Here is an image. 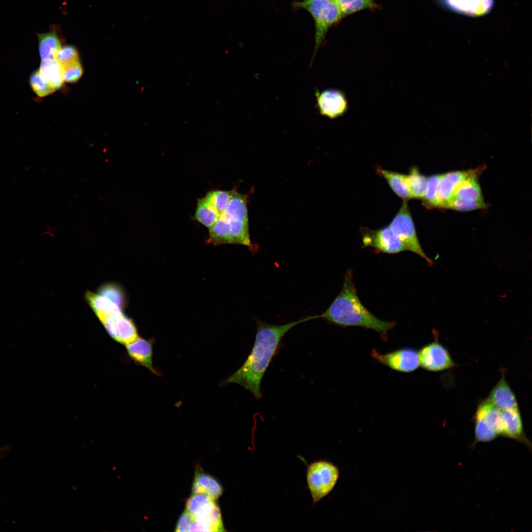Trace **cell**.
<instances>
[{
	"label": "cell",
	"instance_id": "1",
	"mask_svg": "<svg viewBox=\"0 0 532 532\" xmlns=\"http://www.w3.org/2000/svg\"><path fill=\"white\" fill-rule=\"evenodd\" d=\"M319 318V315L310 316L282 325L257 320V332L252 351L242 366L226 382L243 386L260 399L262 378L282 337L295 326Z\"/></svg>",
	"mask_w": 532,
	"mask_h": 532
},
{
	"label": "cell",
	"instance_id": "2",
	"mask_svg": "<svg viewBox=\"0 0 532 532\" xmlns=\"http://www.w3.org/2000/svg\"><path fill=\"white\" fill-rule=\"evenodd\" d=\"M320 317L341 326H358L373 330L384 338L396 325L394 321H385L377 318L363 305L357 294L351 269L346 273L340 292Z\"/></svg>",
	"mask_w": 532,
	"mask_h": 532
},
{
	"label": "cell",
	"instance_id": "3",
	"mask_svg": "<svg viewBox=\"0 0 532 532\" xmlns=\"http://www.w3.org/2000/svg\"><path fill=\"white\" fill-rule=\"evenodd\" d=\"M295 8H302L312 16L315 27V44L312 62L323 44L329 30L343 18L333 0H304L295 1Z\"/></svg>",
	"mask_w": 532,
	"mask_h": 532
},
{
	"label": "cell",
	"instance_id": "4",
	"mask_svg": "<svg viewBox=\"0 0 532 532\" xmlns=\"http://www.w3.org/2000/svg\"><path fill=\"white\" fill-rule=\"evenodd\" d=\"M209 244H238L252 247L248 222L227 218L222 215L209 228Z\"/></svg>",
	"mask_w": 532,
	"mask_h": 532
},
{
	"label": "cell",
	"instance_id": "5",
	"mask_svg": "<svg viewBox=\"0 0 532 532\" xmlns=\"http://www.w3.org/2000/svg\"><path fill=\"white\" fill-rule=\"evenodd\" d=\"M338 477V468L330 462L320 461L308 466L307 482L314 503L329 494Z\"/></svg>",
	"mask_w": 532,
	"mask_h": 532
},
{
	"label": "cell",
	"instance_id": "6",
	"mask_svg": "<svg viewBox=\"0 0 532 532\" xmlns=\"http://www.w3.org/2000/svg\"><path fill=\"white\" fill-rule=\"evenodd\" d=\"M389 227L405 250L418 255L430 265L433 264V262L425 254L420 245L407 200H403Z\"/></svg>",
	"mask_w": 532,
	"mask_h": 532
},
{
	"label": "cell",
	"instance_id": "7",
	"mask_svg": "<svg viewBox=\"0 0 532 532\" xmlns=\"http://www.w3.org/2000/svg\"><path fill=\"white\" fill-rule=\"evenodd\" d=\"M316 106L320 114L330 119L342 116L349 108L345 93L339 89L328 88L315 92Z\"/></svg>",
	"mask_w": 532,
	"mask_h": 532
},
{
	"label": "cell",
	"instance_id": "8",
	"mask_svg": "<svg viewBox=\"0 0 532 532\" xmlns=\"http://www.w3.org/2000/svg\"><path fill=\"white\" fill-rule=\"evenodd\" d=\"M372 357L378 362L393 370L410 372L420 366L418 352L411 348H403L386 354L371 351Z\"/></svg>",
	"mask_w": 532,
	"mask_h": 532
},
{
	"label": "cell",
	"instance_id": "9",
	"mask_svg": "<svg viewBox=\"0 0 532 532\" xmlns=\"http://www.w3.org/2000/svg\"><path fill=\"white\" fill-rule=\"evenodd\" d=\"M418 355L420 366L428 371H442L455 366L448 350L437 341L423 346Z\"/></svg>",
	"mask_w": 532,
	"mask_h": 532
},
{
	"label": "cell",
	"instance_id": "10",
	"mask_svg": "<svg viewBox=\"0 0 532 532\" xmlns=\"http://www.w3.org/2000/svg\"><path fill=\"white\" fill-rule=\"evenodd\" d=\"M362 233L364 247H371L379 252L390 254L398 253L405 250L389 226L377 230L364 229Z\"/></svg>",
	"mask_w": 532,
	"mask_h": 532
},
{
	"label": "cell",
	"instance_id": "11",
	"mask_svg": "<svg viewBox=\"0 0 532 532\" xmlns=\"http://www.w3.org/2000/svg\"><path fill=\"white\" fill-rule=\"evenodd\" d=\"M99 320L110 336L120 343L126 345L138 337L134 323L122 313L105 316Z\"/></svg>",
	"mask_w": 532,
	"mask_h": 532
},
{
	"label": "cell",
	"instance_id": "12",
	"mask_svg": "<svg viewBox=\"0 0 532 532\" xmlns=\"http://www.w3.org/2000/svg\"><path fill=\"white\" fill-rule=\"evenodd\" d=\"M443 7L465 16L478 17L492 9L494 0H437Z\"/></svg>",
	"mask_w": 532,
	"mask_h": 532
},
{
	"label": "cell",
	"instance_id": "13",
	"mask_svg": "<svg viewBox=\"0 0 532 532\" xmlns=\"http://www.w3.org/2000/svg\"><path fill=\"white\" fill-rule=\"evenodd\" d=\"M215 500L202 506L193 517L206 532H224L220 509Z\"/></svg>",
	"mask_w": 532,
	"mask_h": 532
},
{
	"label": "cell",
	"instance_id": "14",
	"mask_svg": "<svg viewBox=\"0 0 532 532\" xmlns=\"http://www.w3.org/2000/svg\"><path fill=\"white\" fill-rule=\"evenodd\" d=\"M488 399L501 411L519 409L515 394L507 382L504 374L491 391Z\"/></svg>",
	"mask_w": 532,
	"mask_h": 532
},
{
	"label": "cell",
	"instance_id": "15",
	"mask_svg": "<svg viewBox=\"0 0 532 532\" xmlns=\"http://www.w3.org/2000/svg\"><path fill=\"white\" fill-rule=\"evenodd\" d=\"M125 345L128 354L133 361L157 373L152 364V344L149 340L138 336Z\"/></svg>",
	"mask_w": 532,
	"mask_h": 532
},
{
	"label": "cell",
	"instance_id": "16",
	"mask_svg": "<svg viewBox=\"0 0 532 532\" xmlns=\"http://www.w3.org/2000/svg\"><path fill=\"white\" fill-rule=\"evenodd\" d=\"M504 423L503 436L526 444L531 450L532 444L526 436L519 409L502 411Z\"/></svg>",
	"mask_w": 532,
	"mask_h": 532
},
{
	"label": "cell",
	"instance_id": "17",
	"mask_svg": "<svg viewBox=\"0 0 532 532\" xmlns=\"http://www.w3.org/2000/svg\"><path fill=\"white\" fill-rule=\"evenodd\" d=\"M474 418L483 420L498 436H503L504 423L502 411L497 407L488 399L479 404Z\"/></svg>",
	"mask_w": 532,
	"mask_h": 532
},
{
	"label": "cell",
	"instance_id": "18",
	"mask_svg": "<svg viewBox=\"0 0 532 532\" xmlns=\"http://www.w3.org/2000/svg\"><path fill=\"white\" fill-rule=\"evenodd\" d=\"M469 171H455L443 174L438 195V207L446 208L453 198L459 184L466 177Z\"/></svg>",
	"mask_w": 532,
	"mask_h": 532
},
{
	"label": "cell",
	"instance_id": "19",
	"mask_svg": "<svg viewBox=\"0 0 532 532\" xmlns=\"http://www.w3.org/2000/svg\"><path fill=\"white\" fill-rule=\"evenodd\" d=\"M192 490L193 493L203 494L214 500L218 499L223 491L218 481L200 469H197L195 473Z\"/></svg>",
	"mask_w": 532,
	"mask_h": 532
},
{
	"label": "cell",
	"instance_id": "20",
	"mask_svg": "<svg viewBox=\"0 0 532 532\" xmlns=\"http://www.w3.org/2000/svg\"><path fill=\"white\" fill-rule=\"evenodd\" d=\"M453 198L468 201L483 200L476 173L469 171L466 177L457 187Z\"/></svg>",
	"mask_w": 532,
	"mask_h": 532
},
{
	"label": "cell",
	"instance_id": "21",
	"mask_svg": "<svg viewBox=\"0 0 532 532\" xmlns=\"http://www.w3.org/2000/svg\"><path fill=\"white\" fill-rule=\"evenodd\" d=\"M38 71L44 80L56 90L62 86L64 81L62 67L55 59L42 60Z\"/></svg>",
	"mask_w": 532,
	"mask_h": 532
},
{
	"label": "cell",
	"instance_id": "22",
	"mask_svg": "<svg viewBox=\"0 0 532 532\" xmlns=\"http://www.w3.org/2000/svg\"><path fill=\"white\" fill-rule=\"evenodd\" d=\"M377 172L387 181L391 188L399 197L404 200H407L411 198L407 182L406 175L379 167L377 168Z\"/></svg>",
	"mask_w": 532,
	"mask_h": 532
},
{
	"label": "cell",
	"instance_id": "23",
	"mask_svg": "<svg viewBox=\"0 0 532 532\" xmlns=\"http://www.w3.org/2000/svg\"><path fill=\"white\" fill-rule=\"evenodd\" d=\"M86 297L99 319L105 316L122 313V309L118 305L100 294L88 292Z\"/></svg>",
	"mask_w": 532,
	"mask_h": 532
},
{
	"label": "cell",
	"instance_id": "24",
	"mask_svg": "<svg viewBox=\"0 0 532 532\" xmlns=\"http://www.w3.org/2000/svg\"><path fill=\"white\" fill-rule=\"evenodd\" d=\"M247 197L233 190L231 199L222 215L234 220L248 222Z\"/></svg>",
	"mask_w": 532,
	"mask_h": 532
},
{
	"label": "cell",
	"instance_id": "25",
	"mask_svg": "<svg viewBox=\"0 0 532 532\" xmlns=\"http://www.w3.org/2000/svg\"><path fill=\"white\" fill-rule=\"evenodd\" d=\"M39 55L42 60L54 59L61 48V43L55 31L38 34Z\"/></svg>",
	"mask_w": 532,
	"mask_h": 532
},
{
	"label": "cell",
	"instance_id": "26",
	"mask_svg": "<svg viewBox=\"0 0 532 532\" xmlns=\"http://www.w3.org/2000/svg\"><path fill=\"white\" fill-rule=\"evenodd\" d=\"M407 182L411 198H423L426 191L428 178L413 167L406 175Z\"/></svg>",
	"mask_w": 532,
	"mask_h": 532
},
{
	"label": "cell",
	"instance_id": "27",
	"mask_svg": "<svg viewBox=\"0 0 532 532\" xmlns=\"http://www.w3.org/2000/svg\"><path fill=\"white\" fill-rule=\"evenodd\" d=\"M218 213L204 199L198 200L194 218L204 226L209 228L220 217Z\"/></svg>",
	"mask_w": 532,
	"mask_h": 532
},
{
	"label": "cell",
	"instance_id": "28",
	"mask_svg": "<svg viewBox=\"0 0 532 532\" xmlns=\"http://www.w3.org/2000/svg\"><path fill=\"white\" fill-rule=\"evenodd\" d=\"M233 190H215L208 192L204 199L221 215L228 206Z\"/></svg>",
	"mask_w": 532,
	"mask_h": 532
},
{
	"label": "cell",
	"instance_id": "29",
	"mask_svg": "<svg viewBox=\"0 0 532 532\" xmlns=\"http://www.w3.org/2000/svg\"><path fill=\"white\" fill-rule=\"evenodd\" d=\"M338 7L342 17L365 9L377 7L373 0H333Z\"/></svg>",
	"mask_w": 532,
	"mask_h": 532
},
{
	"label": "cell",
	"instance_id": "30",
	"mask_svg": "<svg viewBox=\"0 0 532 532\" xmlns=\"http://www.w3.org/2000/svg\"><path fill=\"white\" fill-rule=\"evenodd\" d=\"M443 174H434L428 178L425 195L423 198L426 205L438 207V195L439 184Z\"/></svg>",
	"mask_w": 532,
	"mask_h": 532
},
{
	"label": "cell",
	"instance_id": "31",
	"mask_svg": "<svg viewBox=\"0 0 532 532\" xmlns=\"http://www.w3.org/2000/svg\"><path fill=\"white\" fill-rule=\"evenodd\" d=\"M99 294L116 303L121 309L126 304V298L122 290L114 284L103 285L99 290Z\"/></svg>",
	"mask_w": 532,
	"mask_h": 532
},
{
	"label": "cell",
	"instance_id": "32",
	"mask_svg": "<svg viewBox=\"0 0 532 532\" xmlns=\"http://www.w3.org/2000/svg\"><path fill=\"white\" fill-rule=\"evenodd\" d=\"M30 83L33 91L40 97L47 96L56 91L44 80L38 70L34 71L32 73L30 77Z\"/></svg>",
	"mask_w": 532,
	"mask_h": 532
},
{
	"label": "cell",
	"instance_id": "33",
	"mask_svg": "<svg viewBox=\"0 0 532 532\" xmlns=\"http://www.w3.org/2000/svg\"><path fill=\"white\" fill-rule=\"evenodd\" d=\"M475 442H488L494 440L498 435L483 420L474 418Z\"/></svg>",
	"mask_w": 532,
	"mask_h": 532
},
{
	"label": "cell",
	"instance_id": "34",
	"mask_svg": "<svg viewBox=\"0 0 532 532\" xmlns=\"http://www.w3.org/2000/svg\"><path fill=\"white\" fill-rule=\"evenodd\" d=\"M54 59L62 66L79 61L78 51L72 45H66L61 47L56 53Z\"/></svg>",
	"mask_w": 532,
	"mask_h": 532
},
{
	"label": "cell",
	"instance_id": "35",
	"mask_svg": "<svg viewBox=\"0 0 532 532\" xmlns=\"http://www.w3.org/2000/svg\"><path fill=\"white\" fill-rule=\"evenodd\" d=\"M486 206L484 200L468 201L453 198L448 203L446 208L458 211H470L484 208Z\"/></svg>",
	"mask_w": 532,
	"mask_h": 532
},
{
	"label": "cell",
	"instance_id": "36",
	"mask_svg": "<svg viewBox=\"0 0 532 532\" xmlns=\"http://www.w3.org/2000/svg\"><path fill=\"white\" fill-rule=\"evenodd\" d=\"M211 500L213 499L206 495L193 493L186 501L185 510L193 516L202 506Z\"/></svg>",
	"mask_w": 532,
	"mask_h": 532
},
{
	"label": "cell",
	"instance_id": "37",
	"mask_svg": "<svg viewBox=\"0 0 532 532\" xmlns=\"http://www.w3.org/2000/svg\"><path fill=\"white\" fill-rule=\"evenodd\" d=\"M64 81L68 83L77 82L82 76L83 70L80 61L62 66Z\"/></svg>",
	"mask_w": 532,
	"mask_h": 532
},
{
	"label": "cell",
	"instance_id": "38",
	"mask_svg": "<svg viewBox=\"0 0 532 532\" xmlns=\"http://www.w3.org/2000/svg\"><path fill=\"white\" fill-rule=\"evenodd\" d=\"M193 519V516L185 510L178 520L175 531L188 532L189 526Z\"/></svg>",
	"mask_w": 532,
	"mask_h": 532
}]
</instances>
